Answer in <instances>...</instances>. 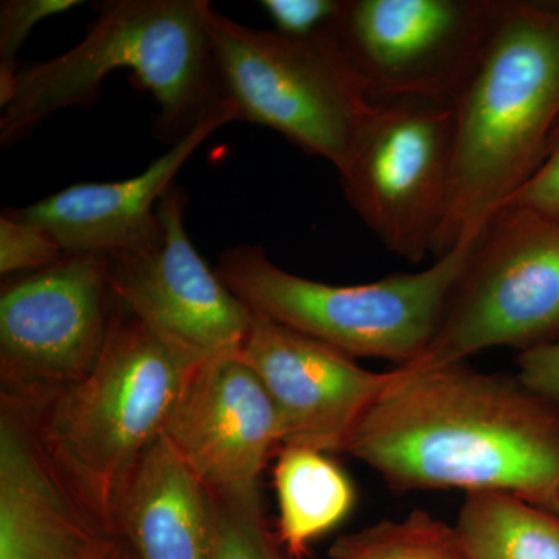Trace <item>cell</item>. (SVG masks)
Returning a JSON list of instances; mask_svg holds the SVG:
<instances>
[{
  "mask_svg": "<svg viewBox=\"0 0 559 559\" xmlns=\"http://www.w3.org/2000/svg\"><path fill=\"white\" fill-rule=\"evenodd\" d=\"M207 0H110L79 46L43 64L20 69L0 95L3 148L62 109L94 105L103 81L130 70L159 106L157 138L175 145L207 121L234 112L221 84Z\"/></svg>",
  "mask_w": 559,
  "mask_h": 559,
  "instance_id": "3957f363",
  "label": "cell"
},
{
  "mask_svg": "<svg viewBox=\"0 0 559 559\" xmlns=\"http://www.w3.org/2000/svg\"><path fill=\"white\" fill-rule=\"evenodd\" d=\"M506 0H344L333 33L371 97L454 105Z\"/></svg>",
  "mask_w": 559,
  "mask_h": 559,
  "instance_id": "30bf717a",
  "label": "cell"
},
{
  "mask_svg": "<svg viewBox=\"0 0 559 559\" xmlns=\"http://www.w3.org/2000/svg\"><path fill=\"white\" fill-rule=\"evenodd\" d=\"M68 253L46 230L10 215L0 216V274L2 277L21 271H43L60 263Z\"/></svg>",
  "mask_w": 559,
  "mask_h": 559,
  "instance_id": "7402d4cb",
  "label": "cell"
},
{
  "mask_svg": "<svg viewBox=\"0 0 559 559\" xmlns=\"http://www.w3.org/2000/svg\"><path fill=\"white\" fill-rule=\"evenodd\" d=\"M329 554L331 559H469L457 528L419 510L341 536Z\"/></svg>",
  "mask_w": 559,
  "mask_h": 559,
  "instance_id": "d6986e66",
  "label": "cell"
},
{
  "mask_svg": "<svg viewBox=\"0 0 559 559\" xmlns=\"http://www.w3.org/2000/svg\"><path fill=\"white\" fill-rule=\"evenodd\" d=\"M230 121V116L207 121L132 178L75 183L28 207L5 210L46 230L66 253L109 257L134 248L159 227V202L187 160Z\"/></svg>",
  "mask_w": 559,
  "mask_h": 559,
  "instance_id": "9a60e30c",
  "label": "cell"
},
{
  "mask_svg": "<svg viewBox=\"0 0 559 559\" xmlns=\"http://www.w3.org/2000/svg\"><path fill=\"white\" fill-rule=\"evenodd\" d=\"M238 355L274 400L285 447L326 454L345 451L353 430L395 377V370L362 369L340 349L259 314Z\"/></svg>",
  "mask_w": 559,
  "mask_h": 559,
  "instance_id": "4fadbf2b",
  "label": "cell"
},
{
  "mask_svg": "<svg viewBox=\"0 0 559 559\" xmlns=\"http://www.w3.org/2000/svg\"><path fill=\"white\" fill-rule=\"evenodd\" d=\"M344 452L396 491L510 492L549 510L559 498V407L465 362L400 366Z\"/></svg>",
  "mask_w": 559,
  "mask_h": 559,
  "instance_id": "6da1fadb",
  "label": "cell"
},
{
  "mask_svg": "<svg viewBox=\"0 0 559 559\" xmlns=\"http://www.w3.org/2000/svg\"><path fill=\"white\" fill-rule=\"evenodd\" d=\"M105 559H134L132 558V555L130 554V550H128V547L124 546L123 543H121L120 539H117L116 546H114V549L109 551L108 557Z\"/></svg>",
  "mask_w": 559,
  "mask_h": 559,
  "instance_id": "484cf974",
  "label": "cell"
},
{
  "mask_svg": "<svg viewBox=\"0 0 559 559\" xmlns=\"http://www.w3.org/2000/svg\"><path fill=\"white\" fill-rule=\"evenodd\" d=\"M210 40L235 120L271 128L337 171L377 108L333 27L299 39L238 24L215 9Z\"/></svg>",
  "mask_w": 559,
  "mask_h": 559,
  "instance_id": "8992f818",
  "label": "cell"
},
{
  "mask_svg": "<svg viewBox=\"0 0 559 559\" xmlns=\"http://www.w3.org/2000/svg\"><path fill=\"white\" fill-rule=\"evenodd\" d=\"M344 0H263L275 32L307 39L330 31L340 16Z\"/></svg>",
  "mask_w": 559,
  "mask_h": 559,
  "instance_id": "603a6c76",
  "label": "cell"
},
{
  "mask_svg": "<svg viewBox=\"0 0 559 559\" xmlns=\"http://www.w3.org/2000/svg\"><path fill=\"white\" fill-rule=\"evenodd\" d=\"M518 366V378L536 395L559 407V341L525 349Z\"/></svg>",
  "mask_w": 559,
  "mask_h": 559,
  "instance_id": "d4e9b609",
  "label": "cell"
},
{
  "mask_svg": "<svg viewBox=\"0 0 559 559\" xmlns=\"http://www.w3.org/2000/svg\"><path fill=\"white\" fill-rule=\"evenodd\" d=\"M277 536L293 557L304 559L312 540L342 524L356 503V489L326 452L283 447L274 468Z\"/></svg>",
  "mask_w": 559,
  "mask_h": 559,
  "instance_id": "e0dca14e",
  "label": "cell"
},
{
  "mask_svg": "<svg viewBox=\"0 0 559 559\" xmlns=\"http://www.w3.org/2000/svg\"><path fill=\"white\" fill-rule=\"evenodd\" d=\"M454 105L381 100L340 171L352 207L412 263L436 255L450 205Z\"/></svg>",
  "mask_w": 559,
  "mask_h": 559,
  "instance_id": "ba28073f",
  "label": "cell"
},
{
  "mask_svg": "<svg viewBox=\"0 0 559 559\" xmlns=\"http://www.w3.org/2000/svg\"><path fill=\"white\" fill-rule=\"evenodd\" d=\"M114 308L109 260L100 253H68L3 286L2 399L35 412L87 377L105 348Z\"/></svg>",
  "mask_w": 559,
  "mask_h": 559,
  "instance_id": "9c48e42d",
  "label": "cell"
},
{
  "mask_svg": "<svg viewBox=\"0 0 559 559\" xmlns=\"http://www.w3.org/2000/svg\"><path fill=\"white\" fill-rule=\"evenodd\" d=\"M162 436L207 491L259 489L267 460L285 447L274 400L238 353L193 370Z\"/></svg>",
  "mask_w": 559,
  "mask_h": 559,
  "instance_id": "7c38bea8",
  "label": "cell"
},
{
  "mask_svg": "<svg viewBox=\"0 0 559 559\" xmlns=\"http://www.w3.org/2000/svg\"><path fill=\"white\" fill-rule=\"evenodd\" d=\"M455 528L469 559H559V514L510 492H466Z\"/></svg>",
  "mask_w": 559,
  "mask_h": 559,
  "instance_id": "ac0fdd59",
  "label": "cell"
},
{
  "mask_svg": "<svg viewBox=\"0 0 559 559\" xmlns=\"http://www.w3.org/2000/svg\"><path fill=\"white\" fill-rule=\"evenodd\" d=\"M559 128V2L506 0L454 102L450 205L436 259L479 237L538 173Z\"/></svg>",
  "mask_w": 559,
  "mask_h": 559,
  "instance_id": "7a4b0ae2",
  "label": "cell"
},
{
  "mask_svg": "<svg viewBox=\"0 0 559 559\" xmlns=\"http://www.w3.org/2000/svg\"><path fill=\"white\" fill-rule=\"evenodd\" d=\"M480 235L459 241L428 270L364 285H329L290 274L263 248L249 245L226 250L216 272L255 314L352 358L366 356L406 366L421 358L436 336Z\"/></svg>",
  "mask_w": 559,
  "mask_h": 559,
  "instance_id": "5b68a950",
  "label": "cell"
},
{
  "mask_svg": "<svg viewBox=\"0 0 559 559\" xmlns=\"http://www.w3.org/2000/svg\"><path fill=\"white\" fill-rule=\"evenodd\" d=\"M198 366L116 301L91 373L38 411L25 409L55 473L106 535L116 538L124 491Z\"/></svg>",
  "mask_w": 559,
  "mask_h": 559,
  "instance_id": "277c9868",
  "label": "cell"
},
{
  "mask_svg": "<svg viewBox=\"0 0 559 559\" xmlns=\"http://www.w3.org/2000/svg\"><path fill=\"white\" fill-rule=\"evenodd\" d=\"M551 511H555V513L559 514V498L557 499V502H555L554 509Z\"/></svg>",
  "mask_w": 559,
  "mask_h": 559,
  "instance_id": "4316f807",
  "label": "cell"
},
{
  "mask_svg": "<svg viewBox=\"0 0 559 559\" xmlns=\"http://www.w3.org/2000/svg\"><path fill=\"white\" fill-rule=\"evenodd\" d=\"M510 204L532 210L559 223V128L538 173Z\"/></svg>",
  "mask_w": 559,
  "mask_h": 559,
  "instance_id": "cb8c5ba5",
  "label": "cell"
},
{
  "mask_svg": "<svg viewBox=\"0 0 559 559\" xmlns=\"http://www.w3.org/2000/svg\"><path fill=\"white\" fill-rule=\"evenodd\" d=\"M186 205V191L175 183L148 240L108 257L109 285L117 304L154 336L202 364L240 352L255 314L190 241Z\"/></svg>",
  "mask_w": 559,
  "mask_h": 559,
  "instance_id": "8fae6325",
  "label": "cell"
},
{
  "mask_svg": "<svg viewBox=\"0 0 559 559\" xmlns=\"http://www.w3.org/2000/svg\"><path fill=\"white\" fill-rule=\"evenodd\" d=\"M209 559H299L271 532L261 509L260 489L207 491Z\"/></svg>",
  "mask_w": 559,
  "mask_h": 559,
  "instance_id": "ffe728a7",
  "label": "cell"
},
{
  "mask_svg": "<svg viewBox=\"0 0 559 559\" xmlns=\"http://www.w3.org/2000/svg\"><path fill=\"white\" fill-rule=\"evenodd\" d=\"M116 538L134 559H209L207 489L160 436L124 491Z\"/></svg>",
  "mask_w": 559,
  "mask_h": 559,
  "instance_id": "2e32d148",
  "label": "cell"
},
{
  "mask_svg": "<svg viewBox=\"0 0 559 559\" xmlns=\"http://www.w3.org/2000/svg\"><path fill=\"white\" fill-rule=\"evenodd\" d=\"M557 341L559 223L509 204L480 235L436 336L411 364L451 366L488 348Z\"/></svg>",
  "mask_w": 559,
  "mask_h": 559,
  "instance_id": "52a82bcc",
  "label": "cell"
},
{
  "mask_svg": "<svg viewBox=\"0 0 559 559\" xmlns=\"http://www.w3.org/2000/svg\"><path fill=\"white\" fill-rule=\"evenodd\" d=\"M80 0H3L0 3V95L16 79V57L33 28L47 17L80 7Z\"/></svg>",
  "mask_w": 559,
  "mask_h": 559,
  "instance_id": "44dd1931",
  "label": "cell"
},
{
  "mask_svg": "<svg viewBox=\"0 0 559 559\" xmlns=\"http://www.w3.org/2000/svg\"><path fill=\"white\" fill-rule=\"evenodd\" d=\"M116 543L55 473L31 414L2 399L0 559H105Z\"/></svg>",
  "mask_w": 559,
  "mask_h": 559,
  "instance_id": "5bb4252c",
  "label": "cell"
}]
</instances>
